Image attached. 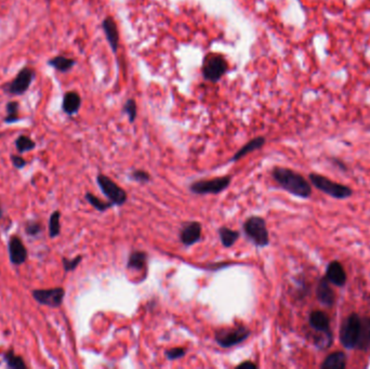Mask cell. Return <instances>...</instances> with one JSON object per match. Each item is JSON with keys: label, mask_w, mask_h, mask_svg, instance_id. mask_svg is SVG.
<instances>
[{"label": "cell", "mask_w": 370, "mask_h": 369, "mask_svg": "<svg viewBox=\"0 0 370 369\" xmlns=\"http://www.w3.org/2000/svg\"><path fill=\"white\" fill-rule=\"evenodd\" d=\"M272 175L279 186L288 193L300 198H308L312 194L310 183L303 175L288 168L276 167L273 169Z\"/></svg>", "instance_id": "obj_1"}, {"label": "cell", "mask_w": 370, "mask_h": 369, "mask_svg": "<svg viewBox=\"0 0 370 369\" xmlns=\"http://www.w3.org/2000/svg\"><path fill=\"white\" fill-rule=\"evenodd\" d=\"M245 235L257 247H266L269 244V235L266 227V222L263 218L252 216L247 219L243 225Z\"/></svg>", "instance_id": "obj_2"}, {"label": "cell", "mask_w": 370, "mask_h": 369, "mask_svg": "<svg viewBox=\"0 0 370 369\" xmlns=\"http://www.w3.org/2000/svg\"><path fill=\"white\" fill-rule=\"evenodd\" d=\"M308 178H310L311 183L316 189L334 198L345 199L353 195V190L351 188L331 181L330 179L326 178V176H323L321 174L311 173L308 175Z\"/></svg>", "instance_id": "obj_3"}, {"label": "cell", "mask_w": 370, "mask_h": 369, "mask_svg": "<svg viewBox=\"0 0 370 369\" xmlns=\"http://www.w3.org/2000/svg\"><path fill=\"white\" fill-rule=\"evenodd\" d=\"M361 326V317L357 313H352L342 321L340 328V342L345 349H356Z\"/></svg>", "instance_id": "obj_4"}, {"label": "cell", "mask_w": 370, "mask_h": 369, "mask_svg": "<svg viewBox=\"0 0 370 369\" xmlns=\"http://www.w3.org/2000/svg\"><path fill=\"white\" fill-rule=\"evenodd\" d=\"M251 335L249 328L246 326H235L232 328H222L215 333L214 340L221 348H232L247 340Z\"/></svg>", "instance_id": "obj_5"}, {"label": "cell", "mask_w": 370, "mask_h": 369, "mask_svg": "<svg viewBox=\"0 0 370 369\" xmlns=\"http://www.w3.org/2000/svg\"><path fill=\"white\" fill-rule=\"evenodd\" d=\"M202 71L205 79L217 82L226 73L227 63L225 59L219 53H209L204 60Z\"/></svg>", "instance_id": "obj_6"}, {"label": "cell", "mask_w": 370, "mask_h": 369, "mask_svg": "<svg viewBox=\"0 0 370 369\" xmlns=\"http://www.w3.org/2000/svg\"><path fill=\"white\" fill-rule=\"evenodd\" d=\"M232 178L229 175L219 176L211 180H199L193 182L190 186L192 193L196 195H207V194H220L225 191L230 184Z\"/></svg>", "instance_id": "obj_7"}, {"label": "cell", "mask_w": 370, "mask_h": 369, "mask_svg": "<svg viewBox=\"0 0 370 369\" xmlns=\"http://www.w3.org/2000/svg\"><path fill=\"white\" fill-rule=\"evenodd\" d=\"M97 182L102 193L110 199V203L117 206H121L126 203L127 193L109 176L100 173L97 176Z\"/></svg>", "instance_id": "obj_8"}, {"label": "cell", "mask_w": 370, "mask_h": 369, "mask_svg": "<svg viewBox=\"0 0 370 369\" xmlns=\"http://www.w3.org/2000/svg\"><path fill=\"white\" fill-rule=\"evenodd\" d=\"M64 296L65 291L61 287L33 290V297L36 301L50 307H59L63 302Z\"/></svg>", "instance_id": "obj_9"}, {"label": "cell", "mask_w": 370, "mask_h": 369, "mask_svg": "<svg viewBox=\"0 0 370 369\" xmlns=\"http://www.w3.org/2000/svg\"><path fill=\"white\" fill-rule=\"evenodd\" d=\"M202 240V224L196 221L184 223L180 229V241L187 247L195 245Z\"/></svg>", "instance_id": "obj_10"}, {"label": "cell", "mask_w": 370, "mask_h": 369, "mask_svg": "<svg viewBox=\"0 0 370 369\" xmlns=\"http://www.w3.org/2000/svg\"><path fill=\"white\" fill-rule=\"evenodd\" d=\"M308 322L310 326L316 330V332L323 334L326 339L331 343L333 342V333H331L330 328V319L328 315L322 311H313L308 317Z\"/></svg>", "instance_id": "obj_11"}, {"label": "cell", "mask_w": 370, "mask_h": 369, "mask_svg": "<svg viewBox=\"0 0 370 369\" xmlns=\"http://www.w3.org/2000/svg\"><path fill=\"white\" fill-rule=\"evenodd\" d=\"M8 249H9L10 261L14 265H21L25 262L27 259V249L20 237L12 236L8 245Z\"/></svg>", "instance_id": "obj_12"}, {"label": "cell", "mask_w": 370, "mask_h": 369, "mask_svg": "<svg viewBox=\"0 0 370 369\" xmlns=\"http://www.w3.org/2000/svg\"><path fill=\"white\" fill-rule=\"evenodd\" d=\"M325 278L329 281V283L334 284L338 287H343L346 284V274L342 264L339 261H331L326 267Z\"/></svg>", "instance_id": "obj_13"}, {"label": "cell", "mask_w": 370, "mask_h": 369, "mask_svg": "<svg viewBox=\"0 0 370 369\" xmlns=\"http://www.w3.org/2000/svg\"><path fill=\"white\" fill-rule=\"evenodd\" d=\"M316 297H317L318 301L323 305L333 306L335 304L336 295L334 290L331 289L329 281L326 278H321L318 282L317 288H316Z\"/></svg>", "instance_id": "obj_14"}, {"label": "cell", "mask_w": 370, "mask_h": 369, "mask_svg": "<svg viewBox=\"0 0 370 369\" xmlns=\"http://www.w3.org/2000/svg\"><path fill=\"white\" fill-rule=\"evenodd\" d=\"M32 78H33V73L30 70H23L15 78L9 87L10 92L15 95H21L23 92H25L28 88V86L32 82Z\"/></svg>", "instance_id": "obj_15"}, {"label": "cell", "mask_w": 370, "mask_h": 369, "mask_svg": "<svg viewBox=\"0 0 370 369\" xmlns=\"http://www.w3.org/2000/svg\"><path fill=\"white\" fill-rule=\"evenodd\" d=\"M103 29L106 35L107 41L110 42L111 48L114 52H116L118 49V42H119V36H118V29L116 26V23L114 22L112 18H106L103 21Z\"/></svg>", "instance_id": "obj_16"}, {"label": "cell", "mask_w": 370, "mask_h": 369, "mask_svg": "<svg viewBox=\"0 0 370 369\" xmlns=\"http://www.w3.org/2000/svg\"><path fill=\"white\" fill-rule=\"evenodd\" d=\"M356 350L368 352L370 350V317H361V326Z\"/></svg>", "instance_id": "obj_17"}, {"label": "cell", "mask_w": 370, "mask_h": 369, "mask_svg": "<svg viewBox=\"0 0 370 369\" xmlns=\"http://www.w3.org/2000/svg\"><path fill=\"white\" fill-rule=\"evenodd\" d=\"M346 367V354L344 352H335L329 354L322 364L321 369H344Z\"/></svg>", "instance_id": "obj_18"}, {"label": "cell", "mask_w": 370, "mask_h": 369, "mask_svg": "<svg viewBox=\"0 0 370 369\" xmlns=\"http://www.w3.org/2000/svg\"><path fill=\"white\" fill-rule=\"evenodd\" d=\"M265 143V139L263 136H258L256 137V139H253L251 141H249L247 144H245L244 147L235 153V155L232 157V159H230V161H237L240 160L241 158H243L244 156H246L247 154H249L253 151H257L259 149H261L262 147H263Z\"/></svg>", "instance_id": "obj_19"}, {"label": "cell", "mask_w": 370, "mask_h": 369, "mask_svg": "<svg viewBox=\"0 0 370 369\" xmlns=\"http://www.w3.org/2000/svg\"><path fill=\"white\" fill-rule=\"evenodd\" d=\"M146 262H148V255H146V252L136 250L130 255L127 262V267L129 270L142 271L146 265Z\"/></svg>", "instance_id": "obj_20"}, {"label": "cell", "mask_w": 370, "mask_h": 369, "mask_svg": "<svg viewBox=\"0 0 370 369\" xmlns=\"http://www.w3.org/2000/svg\"><path fill=\"white\" fill-rule=\"evenodd\" d=\"M81 104V100L78 94L76 92H68L63 100V110L66 114L73 115L78 112Z\"/></svg>", "instance_id": "obj_21"}, {"label": "cell", "mask_w": 370, "mask_h": 369, "mask_svg": "<svg viewBox=\"0 0 370 369\" xmlns=\"http://www.w3.org/2000/svg\"><path fill=\"white\" fill-rule=\"evenodd\" d=\"M219 236L222 245L224 246L225 248H229L237 242L238 237H240V233L237 230H234L229 227L223 226L219 228Z\"/></svg>", "instance_id": "obj_22"}, {"label": "cell", "mask_w": 370, "mask_h": 369, "mask_svg": "<svg viewBox=\"0 0 370 369\" xmlns=\"http://www.w3.org/2000/svg\"><path fill=\"white\" fill-rule=\"evenodd\" d=\"M50 64L55 68H57L58 71L66 72L68 70H71V68L73 67V65L75 64V61L72 59L64 58V57H58V58L51 60Z\"/></svg>", "instance_id": "obj_23"}, {"label": "cell", "mask_w": 370, "mask_h": 369, "mask_svg": "<svg viewBox=\"0 0 370 369\" xmlns=\"http://www.w3.org/2000/svg\"><path fill=\"white\" fill-rule=\"evenodd\" d=\"M86 199H87V202L92 207H94V208H96L100 212H104L109 208H111L112 206H114L112 203H105V202L102 201V199L98 198L97 196H95L94 194H91V193L86 194Z\"/></svg>", "instance_id": "obj_24"}, {"label": "cell", "mask_w": 370, "mask_h": 369, "mask_svg": "<svg viewBox=\"0 0 370 369\" xmlns=\"http://www.w3.org/2000/svg\"><path fill=\"white\" fill-rule=\"evenodd\" d=\"M61 213L59 211H55L50 217L49 220V235L51 238H55L59 236L61 232V224H60Z\"/></svg>", "instance_id": "obj_25"}, {"label": "cell", "mask_w": 370, "mask_h": 369, "mask_svg": "<svg viewBox=\"0 0 370 369\" xmlns=\"http://www.w3.org/2000/svg\"><path fill=\"white\" fill-rule=\"evenodd\" d=\"M6 362L10 368L14 369H24L26 368L25 363L23 362V358L19 355H15L13 352H8L6 354Z\"/></svg>", "instance_id": "obj_26"}, {"label": "cell", "mask_w": 370, "mask_h": 369, "mask_svg": "<svg viewBox=\"0 0 370 369\" xmlns=\"http://www.w3.org/2000/svg\"><path fill=\"white\" fill-rule=\"evenodd\" d=\"M15 145H17V149L20 153H24L32 151L35 148V142L32 141L30 137L22 135L17 140V142H15Z\"/></svg>", "instance_id": "obj_27"}, {"label": "cell", "mask_w": 370, "mask_h": 369, "mask_svg": "<svg viewBox=\"0 0 370 369\" xmlns=\"http://www.w3.org/2000/svg\"><path fill=\"white\" fill-rule=\"evenodd\" d=\"M123 111H125L126 114L128 115L129 121L133 122L135 117H136V105H135V102L133 101L132 99L128 100V101L126 102L125 107H123Z\"/></svg>", "instance_id": "obj_28"}, {"label": "cell", "mask_w": 370, "mask_h": 369, "mask_svg": "<svg viewBox=\"0 0 370 369\" xmlns=\"http://www.w3.org/2000/svg\"><path fill=\"white\" fill-rule=\"evenodd\" d=\"M81 260H82V257L81 256H77L74 259H66V258H64L63 259V266H64L65 272L74 271L75 268L79 265V263L81 262Z\"/></svg>", "instance_id": "obj_29"}, {"label": "cell", "mask_w": 370, "mask_h": 369, "mask_svg": "<svg viewBox=\"0 0 370 369\" xmlns=\"http://www.w3.org/2000/svg\"><path fill=\"white\" fill-rule=\"evenodd\" d=\"M130 178L138 183H148L151 180V175L144 170H134L130 174Z\"/></svg>", "instance_id": "obj_30"}, {"label": "cell", "mask_w": 370, "mask_h": 369, "mask_svg": "<svg viewBox=\"0 0 370 369\" xmlns=\"http://www.w3.org/2000/svg\"><path fill=\"white\" fill-rule=\"evenodd\" d=\"M185 353H187V351L183 348H173L170 350H167L165 354L169 360H174L182 358L185 355Z\"/></svg>", "instance_id": "obj_31"}, {"label": "cell", "mask_w": 370, "mask_h": 369, "mask_svg": "<svg viewBox=\"0 0 370 369\" xmlns=\"http://www.w3.org/2000/svg\"><path fill=\"white\" fill-rule=\"evenodd\" d=\"M8 117L6 119V121L8 122H12V121H15L18 119V103L15 102H11L8 104Z\"/></svg>", "instance_id": "obj_32"}, {"label": "cell", "mask_w": 370, "mask_h": 369, "mask_svg": "<svg viewBox=\"0 0 370 369\" xmlns=\"http://www.w3.org/2000/svg\"><path fill=\"white\" fill-rule=\"evenodd\" d=\"M25 230L26 233L30 236H35L37 234L40 233L41 230V226L39 223L37 222H34V221H30V222H27L26 223V226H25Z\"/></svg>", "instance_id": "obj_33"}, {"label": "cell", "mask_w": 370, "mask_h": 369, "mask_svg": "<svg viewBox=\"0 0 370 369\" xmlns=\"http://www.w3.org/2000/svg\"><path fill=\"white\" fill-rule=\"evenodd\" d=\"M11 159H12V164H13V166H14L15 168H18V169H22L23 167H24V166L26 165V161H25V159H24V158H22L21 156L13 155V156L11 157Z\"/></svg>", "instance_id": "obj_34"}, {"label": "cell", "mask_w": 370, "mask_h": 369, "mask_svg": "<svg viewBox=\"0 0 370 369\" xmlns=\"http://www.w3.org/2000/svg\"><path fill=\"white\" fill-rule=\"evenodd\" d=\"M237 367L238 368H251V369H256L258 366L256 364H254V363L250 362V360H247V362H244V363L240 364Z\"/></svg>", "instance_id": "obj_35"}, {"label": "cell", "mask_w": 370, "mask_h": 369, "mask_svg": "<svg viewBox=\"0 0 370 369\" xmlns=\"http://www.w3.org/2000/svg\"><path fill=\"white\" fill-rule=\"evenodd\" d=\"M3 217V210H2V207H0V218Z\"/></svg>", "instance_id": "obj_36"}]
</instances>
